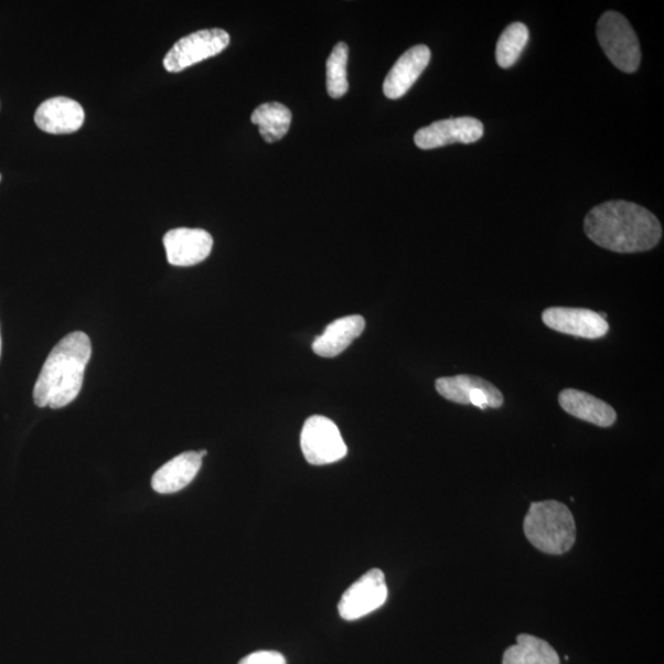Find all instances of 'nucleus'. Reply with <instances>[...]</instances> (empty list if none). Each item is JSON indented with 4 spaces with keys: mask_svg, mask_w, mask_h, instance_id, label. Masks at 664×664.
<instances>
[{
    "mask_svg": "<svg viewBox=\"0 0 664 664\" xmlns=\"http://www.w3.org/2000/svg\"><path fill=\"white\" fill-rule=\"evenodd\" d=\"M585 233L601 248L634 254L649 251L658 245L662 226L645 207L628 201H608L588 212Z\"/></svg>",
    "mask_w": 664,
    "mask_h": 664,
    "instance_id": "obj_1",
    "label": "nucleus"
},
{
    "mask_svg": "<svg viewBox=\"0 0 664 664\" xmlns=\"http://www.w3.org/2000/svg\"><path fill=\"white\" fill-rule=\"evenodd\" d=\"M92 357V342L82 331L71 332L50 353L34 388L39 408L61 409L77 399L85 368Z\"/></svg>",
    "mask_w": 664,
    "mask_h": 664,
    "instance_id": "obj_2",
    "label": "nucleus"
},
{
    "mask_svg": "<svg viewBox=\"0 0 664 664\" xmlns=\"http://www.w3.org/2000/svg\"><path fill=\"white\" fill-rule=\"evenodd\" d=\"M524 533L538 550L561 555L576 542V523L570 508L559 501L533 502L524 520Z\"/></svg>",
    "mask_w": 664,
    "mask_h": 664,
    "instance_id": "obj_3",
    "label": "nucleus"
},
{
    "mask_svg": "<svg viewBox=\"0 0 664 664\" xmlns=\"http://www.w3.org/2000/svg\"><path fill=\"white\" fill-rule=\"evenodd\" d=\"M597 38L607 57L624 73H634L641 63L640 42L624 15L607 12L598 21Z\"/></svg>",
    "mask_w": 664,
    "mask_h": 664,
    "instance_id": "obj_4",
    "label": "nucleus"
},
{
    "mask_svg": "<svg viewBox=\"0 0 664 664\" xmlns=\"http://www.w3.org/2000/svg\"><path fill=\"white\" fill-rule=\"evenodd\" d=\"M302 452L312 465H328L347 456V446L336 424L324 416H312L301 433Z\"/></svg>",
    "mask_w": 664,
    "mask_h": 664,
    "instance_id": "obj_5",
    "label": "nucleus"
},
{
    "mask_svg": "<svg viewBox=\"0 0 664 664\" xmlns=\"http://www.w3.org/2000/svg\"><path fill=\"white\" fill-rule=\"evenodd\" d=\"M231 38L222 29L200 30L180 39L168 52L164 68L170 73H179L194 64L219 55L229 45Z\"/></svg>",
    "mask_w": 664,
    "mask_h": 664,
    "instance_id": "obj_6",
    "label": "nucleus"
},
{
    "mask_svg": "<svg viewBox=\"0 0 664 664\" xmlns=\"http://www.w3.org/2000/svg\"><path fill=\"white\" fill-rule=\"evenodd\" d=\"M388 599V586L379 569H372L353 583L339 603V614L347 621L376 612Z\"/></svg>",
    "mask_w": 664,
    "mask_h": 664,
    "instance_id": "obj_7",
    "label": "nucleus"
},
{
    "mask_svg": "<svg viewBox=\"0 0 664 664\" xmlns=\"http://www.w3.org/2000/svg\"><path fill=\"white\" fill-rule=\"evenodd\" d=\"M436 390L448 401L474 405L481 410L499 409L505 403L503 394L494 384L470 374L438 378Z\"/></svg>",
    "mask_w": 664,
    "mask_h": 664,
    "instance_id": "obj_8",
    "label": "nucleus"
},
{
    "mask_svg": "<svg viewBox=\"0 0 664 664\" xmlns=\"http://www.w3.org/2000/svg\"><path fill=\"white\" fill-rule=\"evenodd\" d=\"M542 319L556 332L588 340L601 339L609 331L607 319L591 309L551 307L544 310Z\"/></svg>",
    "mask_w": 664,
    "mask_h": 664,
    "instance_id": "obj_9",
    "label": "nucleus"
},
{
    "mask_svg": "<svg viewBox=\"0 0 664 664\" xmlns=\"http://www.w3.org/2000/svg\"><path fill=\"white\" fill-rule=\"evenodd\" d=\"M483 136L484 125L474 117H456L421 128L414 139L417 147L428 151L454 143H475Z\"/></svg>",
    "mask_w": 664,
    "mask_h": 664,
    "instance_id": "obj_10",
    "label": "nucleus"
},
{
    "mask_svg": "<svg viewBox=\"0 0 664 664\" xmlns=\"http://www.w3.org/2000/svg\"><path fill=\"white\" fill-rule=\"evenodd\" d=\"M170 265L189 267L205 261L213 248L212 235L203 229L169 231L163 239Z\"/></svg>",
    "mask_w": 664,
    "mask_h": 664,
    "instance_id": "obj_11",
    "label": "nucleus"
},
{
    "mask_svg": "<svg viewBox=\"0 0 664 664\" xmlns=\"http://www.w3.org/2000/svg\"><path fill=\"white\" fill-rule=\"evenodd\" d=\"M85 120L82 105L66 96H56L39 106L35 124L51 135H69L81 130Z\"/></svg>",
    "mask_w": 664,
    "mask_h": 664,
    "instance_id": "obj_12",
    "label": "nucleus"
},
{
    "mask_svg": "<svg viewBox=\"0 0 664 664\" xmlns=\"http://www.w3.org/2000/svg\"><path fill=\"white\" fill-rule=\"evenodd\" d=\"M430 61L431 50L425 45H417L406 51L385 78L384 95L392 100L403 98L420 78Z\"/></svg>",
    "mask_w": 664,
    "mask_h": 664,
    "instance_id": "obj_13",
    "label": "nucleus"
},
{
    "mask_svg": "<svg viewBox=\"0 0 664 664\" xmlns=\"http://www.w3.org/2000/svg\"><path fill=\"white\" fill-rule=\"evenodd\" d=\"M559 404L564 411L599 427H610L617 421V413L606 401L577 389H564L559 394Z\"/></svg>",
    "mask_w": 664,
    "mask_h": 664,
    "instance_id": "obj_14",
    "label": "nucleus"
},
{
    "mask_svg": "<svg viewBox=\"0 0 664 664\" xmlns=\"http://www.w3.org/2000/svg\"><path fill=\"white\" fill-rule=\"evenodd\" d=\"M202 467L199 452L182 453L160 468L152 478V488L158 494H175L196 478Z\"/></svg>",
    "mask_w": 664,
    "mask_h": 664,
    "instance_id": "obj_15",
    "label": "nucleus"
},
{
    "mask_svg": "<svg viewBox=\"0 0 664 664\" xmlns=\"http://www.w3.org/2000/svg\"><path fill=\"white\" fill-rule=\"evenodd\" d=\"M366 321L361 315H350L332 321L323 334L315 338L313 351L318 356L334 358L362 335Z\"/></svg>",
    "mask_w": 664,
    "mask_h": 664,
    "instance_id": "obj_16",
    "label": "nucleus"
},
{
    "mask_svg": "<svg viewBox=\"0 0 664 664\" xmlns=\"http://www.w3.org/2000/svg\"><path fill=\"white\" fill-rule=\"evenodd\" d=\"M503 664H560V657L548 642L522 634L517 644L506 650Z\"/></svg>",
    "mask_w": 664,
    "mask_h": 664,
    "instance_id": "obj_17",
    "label": "nucleus"
},
{
    "mask_svg": "<svg viewBox=\"0 0 664 664\" xmlns=\"http://www.w3.org/2000/svg\"><path fill=\"white\" fill-rule=\"evenodd\" d=\"M251 122L259 126L260 135L267 143L280 141L292 124V113L280 103H266L256 107Z\"/></svg>",
    "mask_w": 664,
    "mask_h": 664,
    "instance_id": "obj_18",
    "label": "nucleus"
},
{
    "mask_svg": "<svg viewBox=\"0 0 664 664\" xmlns=\"http://www.w3.org/2000/svg\"><path fill=\"white\" fill-rule=\"evenodd\" d=\"M529 30L522 23H513L502 32L496 46V61L501 68H511L526 49Z\"/></svg>",
    "mask_w": 664,
    "mask_h": 664,
    "instance_id": "obj_19",
    "label": "nucleus"
},
{
    "mask_svg": "<svg viewBox=\"0 0 664 664\" xmlns=\"http://www.w3.org/2000/svg\"><path fill=\"white\" fill-rule=\"evenodd\" d=\"M349 46L340 42L326 62V89L332 99H340L349 90Z\"/></svg>",
    "mask_w": 664,
    "mask_h": 664,
    "instance_id": "obj_20",
    "label": "nucleus"
},
{
    "mask_svg": "<svg viewBox=\"0 0 664 664\" xmlns=\"http://www.w3.org/2000/svg\"><path fill=\"white\" fill-rule=\"evenodd\" d=\"M238 664H287V661L280 652L257 651L244 657Z\"/></svg>",
    "mask_w": 664,
    "mask_h": 664,
    "instance_id": "obj_21",
    "label": "nucleus"
},
{
    "mask_svg": "<svg viewBox=\"0 0 664 664\" xmlns=\"http://www.w3.org/2000/svg\"><path fill=\"white\" fill-rule=\"evenodd\" d=\"M199 454H200L201 458L206 457L207 456V451H201V452H199Z\"/></svg>",
    "mask_w": 664,
    "mask_h": 664,
    "instance_id": "obj_22",
    "label": "nucleus"
},
{
    "mask_svg": "<svg viewBox=\"0 0 664 664\" xmlns=\"http://www.w3.org/2000/svg\"><path fill=\"white\" fill-rule=\"evenodd\" d=\"M0 351H2V339H0Z\"/></svg>",
    "mask_w": 664,
    "mask_h": 664,
    "instance_id": "obj_23",
    "label": "nucleus"
},
{
    "mask_svg": "<svg viewBox=\"0 0 664 664\" xmlns=\"http://www.w3.org/2000/svg\"><path fill=\"white\" fill-rule=\"evenodd\" d=\"M0 180H2V175H0Z\"/></svg>",
    "mask_w": 664,
    "mask_h": 664,
    "instance_id": "obj_24",
    "label": "nucleus"
}]
</instances>
